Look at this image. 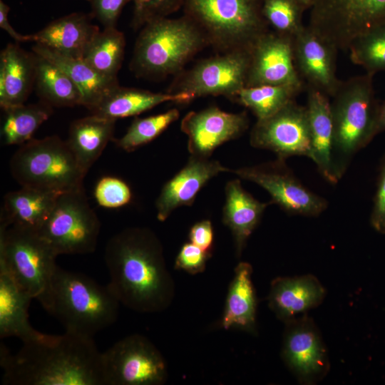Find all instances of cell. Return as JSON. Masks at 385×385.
Returning a JSON list of instances; mask_svg holds the SVG:
<instances>
[{
    "label": "cell",
    "instance_id": "cell-17",
    "mask_svg": "<svg viewBox=\"0 0 385 385\" xmlns=\"http://www.w3.org/2000/svg\"><path fill=\"white\" fill-rule=\"evenodd\" d=\"M248 126L246 112L231 113L211 106L189 112L183 118L180 128L188 136L191 155L209 158L217 147L242 135Z\"/></svg>",
    "mask_w": 385,
    "mask_h": 385
},
{
    "label": "cell",
    "instance_id": "cell-10",
    "mask_svg": "<svg viewBox=\"0 0 385 385\" xmlns=\"http://www.w3.org/2000/svg\"><path fill=\"white\" fill-rule=\"evenodd\" d=\"M382 24L385 0H317L307 26L344 51L358 36Z\"/></svg>",
    "mask_w": 385,
    "mask_h": 385
},
{
    "label": "cell",
    "instance_id": "cell-2",
    "mask_svg": "<svg viewBox=\"0 0 385 385\" xmlns=\"http://www.w3.org/2000/svg\"><path fill=\"white\" fill-rule=\"evenodd\" d=\"M104 258L110 289L120 304L142 313L168 308L174 283L156 235L146 227L125 228L108 241Z\"/></svg>",
    "mask_w": 385,
    "mask_h": 385
},
{
    "label": "cell",
    "instance_id": "cell-25",
    "mask_svg": "<svg viewBox=\"0 0 385 385\" xmlns=\"http://www.w3.org/2000/svg\"><path fill=\"white\" fill-rule=\"evenodd\" d=\"M33 52L61 68L78 88L81 106L91 111L102 98L118 84V78L104 76L83 59L65 56L45 46L36 43Z\"/></svg>",
    "mask_w": 385,
    "mask_h": 385
},
{
    "label": "cell",
    "instance_id": "cell-9",
    "mask_svg": "<svg viewBox=\"0 0 385 385\" xmlns=\"http://www.w3.org/2000/svg\"><path fill=\"white\" fill-rule=\"evenodd\" d=\"M100 230L83 188L59 194L37 232L58 256L93 252Z\"/></svg>",
    "mask_w": 385,
    "mask_h": 385
},
{
    "label": "cell",
    "instance_id": "cell-22",
    "mask_svg": "<svg viewBox=\"0 0 385 385\" xmlns=\"http://www.w3.org/2000/svg\"><path fill=\"white\" fill-rule=\"evenodd\" d=\"M37 56L18 43L0 54V106L3 110L24 104L35 85Z\"/></svg>",
    "mask_w": 385,
    "mask_h": 385
},
{
    "label": "cell",
    "instance_id": "cell-16",
    "mask_svg": "<svg viewBox=\"0 0 385 385\" xmlns=\"http://www.w3.org/2000/svg\"><path fill=\"white\" fill-rule=\"evenodd\" d=\"M294 38L267 31L250 49L245 87L297 85L306 87L294 60Z\"/></svg>",
    "mask_w": 385,
    "mask_h": 385
},
{
    "label": "cell",
    "instance_id": "cell-32",
    "mask_svg": "<svg viewBox=\"0 0 385 385\" xmlns=\"http://www.w3.org/2000/svg\"><path fill=\"white\" fill-rule=\"evenodd\" d=\"M53 107L40 101L22 104L4 110L5 118L1 128L4 143L22 145L32 139L39 126L53 113Z\"/></svg>",
    "mask_w": 385,
    "mask_h": 385
},
{
    "label": "cell",
    "instance_id": "cell-6",
    "mask_svg": "<svg viewBox=\"0 0 385 385\" xmlns=\"http://www.w3.org/2000/svg\"><path fill=\"white\" fill-rule=\"evenodd\" d=\"M262 0H183L184 15L222 53L250 51L270 30L262 13Z\"/></svg>",
    "mask_w": 385,
    "mask_h": 385
},
{
    "label": "cell",
    "instance_id": "cell-15",
    "mask_svg": "<svg viewBox=\"0 0 385 385\" xmlns=\"http://www.w3.org/2000/svg\"><path fill=\"white\" fill-rule=\"evenodd\" d=\"M282 359L302 384L324 379L330 364L326 346L312 318L305 314L284 322Z\"/></svg>",
    "mask_w": 385,
    "mask_h": 385
},
{
    "label": "cell",
    "instance_id": "cell-43",
    "mask_svg": "<svg viewBox=\"0 0 385 385\" xmlns=\"http://www.w3.org/2000/svg\"><path fill=\"white\" fill-rule=\"evenodd\" d=\"M189 239L192 244L211 253L214 232L210 220H202L194 224L190 230Z\"/></svg>",
    "mask_w": 385,
    "mask_h": 385
},
{
    "label": "cell",
    "instance_id": "cell-14",
    "mask_svg": "<svg viewBox=\"0 0 385 385\" xmlns=\"http://www.w3.org/2000/svg\"><path fill=\"white\" fill-rule=\"evenodd\" d=\"M250 143L254 148L272 151L281 159L295 155L311 158L307 107L294 100L273 115L257 120L250 132Z\"/></svg>",
    "mask_w": 385,
    "mask_h": 385
},
{
    "label": "cell",
    "instance_id": "cell-18",
    "mask_svg": "<svg viewBox=\"0 0 385 385\" xmlns=\"http://www.w3.org/2000/svg\"><path fill=\"white\" fill-rule=\"evenodd\" d=\"M297 71L307 87L332 97L341 81L337 77V48L305 26L293 39Z\"/></svg>",
    "mask_w": 385,
    "mask_h": 385
},
{
    "label": "cell",
    "instance_id": "cell-13",
    "mask_svg": "<svg viewBox=\"0 0 385 385\" xmlns=\"http://www.w3.org/2000/svg\"><path fill=\"white\" fill-rule=\"evenodd\" d=\"M284 160L277 158L265 163L230 169V172L264 188L270 195V202L290 215H319L327 209V201L303 185Z\"/></svg>",
    "mask_w": 385,
    "mask_h": 385
},
{
    "label": "cell",
    "instance_id": "cell-47",
    "mask_svg": "<svg viewBox=\"0 0 385 385\" xmlns=\"http://www.w3.org/2000/svg\"><path fill=\"white\" fill-rule=\"evenodd\" d=\"M87 1V0H86Z\"/></svg>",
    "mask_w": 385,
    "mask_h": 385
},
{
    "label": "cell",
    "instance_id": "cell-11",
    "mask_svg": "<svg viewBox=\"0 0 385 385\" xmlns=\"http://www.w3.org/2000/svg\"><path fill=\"white\" fill-rule=\"evenodd\" d=\"M103 385H160L167 379L165 361L146 337L132 334L101 353Z\"/></svg>",
    "mask_w": 385,
    "mask_h": 385
},
{
    "label": "cell",
    "instance_id": "cell-21",
    "mask_svg": "<svg viewBox=\"0 0 385 385\" xmlns=\"http://www.w3.org/2000/svg\"><path fill=\"white\" fill-rule=\"evenodd\" d=\"M93 18L91 13L70 14L30 34L29 39L65 56L82 59L88 45L100 31L92 23Z\"/></svg>",
    "mask_w": 385,
    "mask_h": 385
},
{
    "label": "cell",
    "instance_id": "cell-5",
    "mask_svg": "<svg viewBox=\"0 0 385 385\" xmlns=\"http://www.w3.org/2000/svg\"><path fill=\"white\" fill-rule=\"evenodd\" d=\"M374 74L341 81L331 102L333 122V159L339 178L350 158L376 135L379 103L376 99Z\"/></svg>",
    "mask_w": 385,
    "mask_h": 385
},
{
    "label": "cell",
    "instance_id": "cell-40",
    "mask_svg": "<svg viewBox=\"0 0 385 385\" xmlns=\"http://www.w3.org/2000/svg\"><path fill=\"white\" fill-rule=\"evenodd\" d=\"M211 253L202 250L192 242L185 243L175 259V267L191 274L203 272Z\"/></svg>",
    "mask_w": 385,
    "mask_h": 385
},
{
    "label": "cell",
    "instance_id": "cell-35",
    "mask_svg": "<svg viewBox=\"0 0 385 385\" xmlns=\"http://www.w3.org/2000/svg\"><path fill=\"white\" fill-rule=\"evenodd\" d=\"M180 112L172 108L165 113L133 120L126 133L115 140L116 145L127 152H132L147 144L160 135L170 125L179 118Z\"/></svg>",
    "mask_w": 385,
    "mask_h": 385
},
{
    "label": "cell",
    "instance_id": "cell-20",
    "mask_svg": "<svg viewBox=\"0 0 385 385\" xmlns=\"http://www.w3.org/2000/svg\"><path fill=\"white\" fill-rule=\"evenodd\" d=\"M326 289L312 274L274 279L268 294V305L284 322L305 314L322 304Z\"/></svg>",
    "mask_w": 385,
    "mask_h": 385
},
{
    "label": "cell",
    "instance_id": "cell-39",
    "mask_svg": "<svg viewBox=\"0 0 385 385\" xmlns=\"http://www.w3.org/2000/svg\"><path fill=\"white\" fill-rule=\"evenodd\" d=\"M134 29L143 27L148 22L168 17L183 7V0H133Z\"/></svg>",
    "mask_w": 385,
    "mask_h": 385
},
{
    "label": "cell",
    "instance_id": "cell-37",
    "mask_svg": "<svg viewBox=\"0 0 385 385\" xmlns=\"http://www.w3.org/2000/svg\"><path fill=\"white\" fill-rule=\"evenodd\" d=\"M304 11L294 0H262V13L272 31L294 38L305 26Z\"/></svg>",
    "mask_w": 385,
    "mask_h": 385
},
{
    "label": "cell",
    "instance_id": "cell-30",
    "mask_svg": "<svg viewBox=\"0 0 385 385\" xmlns=\"http://www.w3.org/2000/svg\"><path fill=\"white\" fill-rule=\"evenodd\" d=\"M252 268L250 263L240 262L230 284L222 326L254 332L256 327L257 300L252 282Z\"/></svg>",
    "mask_w": 385,
    "mask_h": 385
},
{
    "label": "cell",
    "instance_id": "cell-12",
    "mask_svg": "<svg viewBox=\"0 0 385 385\" xmlns=\"http://www.w3.org/2000/svg\"><path fill=\"white\" fill-rule=\"evenodd\" d=\"M250 51L240 50L202 59L176 75L167 93H187L194 98L224 96L234 100L245 87Z\"/></svg>",
    "mask_w": 385,
    "mask_h": 385
},
{
    "label": "cell",
    "instance_id": "cell-19",
    "mask_svg": "<svg viewBox=\"0 0 385 385\" xmlns=\"http://www.w3.org/2000/svg\"><path fill=\"white\" fill-rule=\"evenodd\" d=\"M230 170L217 160L191 155L185 166L163 186L155 201L158 220L163 222L175 209L192 205L207 183Z\"/></svg>",
    "mask_w": 385,
    "mask_h": 385
},
{
    "label": "cell",
    "instance_id": "cell-26",
    "mask_svg": "<svg viewBox=\"0 0 385 385\" xmlns=\"http://www.w3.org/2000/svg\"><path fill=\"white\" fill-rule=\"evenodd\" d=\"M194 99L187 93H153L118 85L91 112V114L116 120L138 115L165 102L187 103Z\"/></svg>",
    "mask_w": 385,
    "mask_h": 385
},
{
    "label": "cell",
    "instance_id": "cell-33",
    "mask_svg": "<svg viewBox=\"0 0 385 385\" xmlns=\"http://www.w3.org/2000/svg\"><path fill=\"white\" fill-rule=\"evenodd\" d=\"M125 40L116 27L104 28L88 45L83 60L101 75L117 78L125 53Z\"/></svg>",
    "mask_w": 385,
    "mask_h": 385
},
{
    "label": "cell",
    "instance_id": "cell-41",
    "mask_svg": "<svg viewBox=\"0 0 385 385\" xmlns=\"http://www.w3.org/2000/svg\"><path fill=\"white\" fill-rule=\"evenodd\" d=\"M91 6L93 18L104 28L116 27L118 19L125 5L131 0H87Z\"/></svg>",
    "mask_w": 385,
    "mask_h": 385
},
{
    "label": "cell",
    "instance_id": "cell-36",
    "mask_svg": "<svg viewBox=\"0 0 385 385\" xmlns=\"http://www.w3.org/2000/svg\"><path fill=\"white\" fill-rule=\"evenodd\" d=\"M351 61L363 67L366 73L385 71V24L360 35L349 49Z\"/></svg>",
    "mask_w": 385,
    "mask_h": 385
},
{
    "label": "cell",
    "instance_id": "cell-7",
    "mask_svg": "<svg viewBox=\"0 0 385 385\" xmlns=\"http://www.w3.org/2000/svg\"><path fill=\"white\" fill-rule=\"evenodd\" d=\"M21 187L61 194L83 188L86 175L66 141L58 135L31 139L21 145L9 161Z\"/></svg>",
    "mask_w": 385,
    "mask_h": 385
},
{
    "label": "cell",
    "instance_id": "cell-29",
    "mask_svg": "<svg viewBox=\"0 0 385 385\" xmlns=\"http://www.w3.org/2000/svg\"><path fill=\"white\" fill-rule=\"evenodd\" d=\"M115 121L91 114L71 124L66 141L85 175L113 139Z\"/></svg>",
    "mask_w": 385,
    "mask_h": 385
},
{
    "label": "cell",
    "instance_id": "cell-44",
    "mask_svg": "<svg viewBox=\"0 0 385 385\" xmlns=\"http://www.w3.org/2000/svg\"><path fill=\"white\" fill-rule=\"evenodd\" d=\"M9 6L2 0H0V27L17 42L30 41L29 35H23L18 33L10 24L9 21Z\"/></svg>",
    "mask_w": 385,
    "mask_h": 385
},
{
    "label": "cell",
    "instance_id": "cell-45",
    "mask_svg": "<svg viewBox=\"0 0 385 385\" xmlns=\"http://www.w3.org/2000/svg\"><path fill=\"white\" fill-rule=\"evenodd\" d=\"M385 130V98L384 101L379 104L376 123V135Z\"/></svg>",
    "mask_w": 385,
    "mask_h": 385
},
{
    "label": "cell",
    "instance_id": "cell-31",
    "mask_svg": "<svg viewBox=\"0 0 385 385\" xmlns=\"http://www.w3.org/2000/svg\"><path fill=\"white\" fill-rule=\"evenodd\" d=\"M36 56L35 86L41 101L51 107L81 106L80 91L69 76L51 61Z\"/></svg>",
    "mask_w": 385,
    "mask_h": 385
},
{
    "label": "cell",
    "instance_id": "cell-46",
    "mask_svg": "<svg viewBox=\"0 0 385 385\" xmlns=\"http://www.w3.org/2000/svg\"><path fill=\"white\" fill-rule=\"evenodd\" d=\"M305 11L307 9H311L317 0H294Z\"/></svg>",
    "mask_w": 385,
    "mask_h": 385
},
{
    "label": "cell",
    "instance_id": "cell-27",
    "mask_svg": "<svg viewBox=\"0 0 385 385\" xmlns=\"http://www.w3.org/2000/svg\"><path fill=\"white\" fill-rule=\"evenodd\" d=\"M59 194L21 187L4 197L0 227L14 226L38 231Z\"/></svg>",
    "mask_w": 385,
    "mask_h": 385
},
{
    "label": "cell",
    "instance_id": "cell-42",
    "mask_svg": "<svg viewBox=\"0 0 385 385\" xmlns=\"http://www.w3.org/2000/svg\"><path fill=\"white\" fill-rule=\"evenodd\" d=\"M370 223L376 232L385 234V156L379 168Z\"/></svg>",
    "mask_w": 385,
    "mask_h": 385
},
{
    "label": "cell",
    "instance_id": "cell-28",
    "mask_svg": "<svg viewBox=\"0 0 385 385\" xmlns=\"http://www.w3.org/2000/svg\"><path fill=\"white\" fill-rule=\"evenodd\" d=\"M33 298L0 265V338L17 337L23 342L41 332L29 321V307Z\"/></svg>",
    "mask_w": 385,
    "mask_h": 385
},
{
    "label": "cell",
    "instance_id": "cell-34",
    "mask_svg": "<svg viewBox=\"0 0 385 385\" xmlns=\"http://www.w3.org/2000/svg\"><path fill=\"white\" fill-rule=\"evenodd\" d=\"M305 86L297 85H263L245 87L233 101L250 109L257 120L267 118L294 101Z\"/></svg>",
    "mask_w": 385,
    "mask_h": 385
},
{
    "label": "cell",
    "instance_id": "cell-38",
    "mask_svg": "<svg viewBox=\"0 0 385 385\" xmlns=\"http://www.w3.org/2000/svg\"><path fill=\"white\" fill-rule=\"evenodd\" d=\"M93 195L98 205L106 208H118L128 204L132 199L129 185L114 176H104L96 183Z\"/></svg>",
    "mask_w": 385,
    "mask_h": 385
},
{
    "label": "cell",
    "instance_id": "cell-3",
    "mask_svg": "<svg viewBox=\"0 0 385 385\" xmlns=\"http://www.w3.org/2000/svg\"><path fill=\"white\" fill-rule=\"evenodd\" d=\"M120 304L108 284L58 266L45 309L66 332L93 338L117 320Z\"/></svg>",
    "mask_w": 385,
    "mask_h": 385
},
{
    "label": "cell",
    "instance_id": "cell-24",
    "mask_svg": "<svg viewBox=\"0 0 385 385\" xmlns=\"http://www.w3.org/2000/svg\"><path fill=\"white\" fill-rule=\"evenodd\" d=\"M225 193L222 222L232 232L236 255L240 257L268 203L256 200L242 188L238 179L227 183Z\"/></svg>",
    "mask_w": 385,
    "mask_h": 385
},
{
    "label": "cell",
    "instance_id": "cell-8",
    "mask_svg": "<svg viewBox=\"0 0 385 385\" xmlns=\"http://www.w3.org/2000/svg\"><path fill=\"white\" fill-rule=\"evenodd\" d=\"M56 253L37 231L0 227V265L45 309L51 293Z\"/></svg>",
    "mask_w": 385,
    "mask_h": 385
},
{
    "label": "cell",
    "instance_id": "cell-4",
    "mask_svg": "<svg viewBox=\"0 0 385 385\" xmlns=\"http://www.w3.org/2000/svg\"><path fill=\"white\" fill-rule=\"evenodd\" d=\"M207 46L202 31L185 15L178 19H158L141 28L130 68L143 77L178 75Z\"/></svg>",
    "mask_w": 385,
    "mask_h": 385
},
{
    "label": "cell",
    "instance_id": "cell-23",
    "mask_svg": "<svg viewBox=\"0 0 385 385\" xmlns=\"http://www.w3.org/2000/svg\"><path fill=\"white\" fill-rule=\"evenodd\" d=\"M311 143V159L319 172L329 183H336L337 175L333 159L334 131L329 96L311 87H307Z\"/></svg>",
    "mask_w": 385,
    "mask_h": 385
},
{
    "label": "cell",
    "instance_id": "cell-1",
    "mask_svg": "<svg viewBox=\"0 0 385 385\" xmlns=\"http://www.w3.org/2000/svg\"><path fill=\"white\" fill-rule=\"evenodd\" d=\"M101 353L93 337L41 333L12 354L2 344L5 385H103Z\"/></svg>",
    "mask_w": 385,
    "mask_h": 385
}]
</instances>
